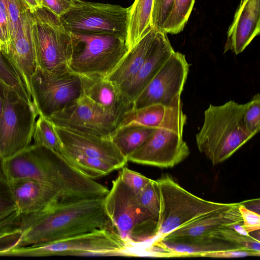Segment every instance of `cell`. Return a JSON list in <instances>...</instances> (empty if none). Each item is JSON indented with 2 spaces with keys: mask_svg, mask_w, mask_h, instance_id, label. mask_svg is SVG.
I'll list each match as a JSON object with an SVG mask.
<instances>
[{
  "mask_svg": "<svg viewBox=\"0 0 260 260\" xmlns=\"http://www.w3.org/2000/svg\"><path fill=\"white\" fill-rule=\"evenodd\" d=\"M5 84L0 81V116L3 106V92Z\"/></svg>",
  "mask_w": 260,
  "mask_h": 260,
  "instance_id": "cell-41",
  "label": "cell"
},
{
  "mask_svg": "<svg viewBox=\"0 0 260 260\" xmlns=\"http://www.w3.org/2000/svg\"><path fill=\"white\" fill-rule=\"evenodd\" d=\"M63 148L85 156L111 163L118 169L128 162L110 138L83 134L55 125Z\"/></svg>",
  "mask_w": 260,
  "mask_h": 260,
  "instance_id": "cell-16",
  "label": "cell"
},
{
  "mask_svg": "<svg viewBox=\"0 0 260 260\" xmlns=\"http://www.w3.org/2000/svg\"><path fill=\"white\" fill-rule=\"evenodd\" d=\"M175 0H153L151 14V26L157 31L161 27L169 16Z\"/></svg>",
  "mask_w": 260,
  "mask_h": 260,
  "instance_id": "cell-33",
  "label": "cell"
},
{
  "mask_svg": "<svg viewBox=\"0 0 260 260\" xmlns=\"http://www.w3.org/2000/svg\"><path fill=\"white\" fill-rule=\"evenodd\" d=\"M260 32V0H241L227 32L224 53L243 52Z\"/></svg>",
  "mask_w": 260,
  "mask_h": 260,
  "instance_id": "cell-18",
  "label": "cell"
},
{
  "mask_svg": "<svg viewBox=\"0 0 260 260\" xmlns=\"http://www.w3.org/2000/svg\"><path fill=\"white\" fill-rule=\"evenodd\" d=\"M4 218H5V217H4ZM1 219H2V218H1Z\"/></svg>",
  "mask_w": 260,
  "mask_h": 260,
  "instance_id": "cell-43",
  "label": "cell"
},
{
  "mask_svg": "<svg viewBox=\"0 0 260 260\" xmlns=\"http://www.w3.org/2000/svg\"><path fill=\"white\" fill-rule=\"evenodd\" d=\"M33 144L44 146L60 155L62 145L55 131V126L47 117L40 114L33 132Z\"/></svg>",
  "mask_w": 260,
  "mask_h": 260,
  "instance_id": "cell-27",
  "label": "cell"
},
{
  "mask_svg": "<svg viewBox=\"0 0 260 260\" xmlns=\"http://www.w3.org/2000/svg\"><path fill=\"white\" fill-rule=\"evenodd\" d=\"M166 106L155 104L138 109L131 108L121 117L118 127L136 125L156 128L161 122Z\"/></svg>",
  "mask_w": 260,
  "mask_h": 260,
  "instance_id": "cell-26",
  "label": "cell"
},
{
  "mask_svg": "<svg viewBox=\"0 0 260 260\" xmlns=\"http://www.w3.org/2000/svg\"><path fill=\"white\" fill-rule=\"evenodd\" d=\"M179 99L166 107L164 117L150 137L127 157L128 161L161 168H172L189 154V147L183 140L187 116Z\"/></svg>",
  "mask_w": 260,
  "mask_h": 260,
  "instance_id": "cell-6",
  "label": "cell"
},
{
  "mask_svg": "<svg viewBox=\"0 0 260 260\" xmlns=\"http://www.w3.org/2000/svg\"><path fill=\"white\" fill-rule=\"evenodd\" d=\"M240 203L205 214L167 234L162 239L182 242L195 239L220 229L243 223L239 209Z\"/></svg>",
  "mask_w": 260,
  "mask_h": 260,
  "instance_id": "cell-17",
  "label": "cell"
},
{
  "mask_svg": "<svg viewBox=\"0 0 260 260\" xmlns=\"http://www.w3.org/2000/svg\"><path fill=\"white\" fill-rule=\"evenodd\" d=\"M0 81L12 88L23 99L30 103L32 100L14 66L7 55L0 50Z\"/></svg>",
  "mask_w": 260,
  "mask_h": 260,
  "instance_id": "cell-29",
  "label": "cell"
},
{
  "mask_svg": "<svg viewBox=\"0 0 260 260\" xmlns=\"http://www.w3.org/2000/svg\"><path fill=\"white\" fill-rule=\"evenodd\" d=\"M118 176L136 193L140 192L152 179L125 166L121 168Z\"/></svg>",
  "mask_w": 260,
  "mask_h": 260,
  "instance_id": "cell-35",
  "label": "cell"
},
{
  "mask_svg": "<svg viewBox=\"0 0 260 260\" xmlns=\"http://www.w3.org/2000/svg\"><path fill=\"white\" fill-rule=\"evenodd\" d=\"M68 68L79 76L106 78L129 50L126 41L106 33H72Z\"/></svg>",
  "mask_w": 260,
  "mask_h": 260,
  "instance_id": "cell-7",
  "label": "cell"
},
{
  "mask_svg": "<svg viewBox=\"0 0 260 260\" xmlns=\"http://www.w3.org/2000/svg\"><path fill=\"white\" fill-rule=\"evenodd\" d=\"M195 0H175L172 9L161 31L177 34L182 31L192 11Z\"/></svg>",
  "mask_w": 260,
  "mask_h": 260,
  "instance_id": "cell-28",
  "label": "cell"
},
{
  "mask_svg": "<svg viewBox=\"0 0 260 260\" xmlns=\"http://www.w3.org/2000/svg\"><path fill=\"white\" fill-rule=\"evenodd\" d=\"M128 16L129 8L79 0L59 17L70 32L106 33L126 41Z\"/></svg>",
  "mask_w": 260,
  "mask_h": 260,
  "instance_id": "cell-11",
  "label": "cell"
},
{
  "mask_svg": "<svg viewBox=\"0 0 260 260\" xmlns=\"http://www.w3.org/2000/svg\"><path fill=\"white\" fill-rule=\"evenodd\" d=\"M0 165L7 180L33 179L55 190L63 199L103 198L109 190L76 170L60 155L42 145L31 144L1 159Z\"/></svg>",
  "mask_w": 260,
  "mask_h": 260,
  "instance_id": "cell-1",
  "label": "cell"
},
{
  "mask_svg": "<svg viewBox=\"0 0 260 260\" xmlns=\"http://www.w3.org/2000/svg\"><path fill=\"white\" fill-rule=\"evenodd\" d=\"M5 2L9 16L10 43L21 25L24 14L28 11L20 0H5Z\"/></svg>",
  "mask_w": 260,
  "mask_h": 260,
  "instance_id": "cell-32",
  "label": "cell"
},
{
  "mask_svg": "<svg viewBox=\"0 0 260 260\" xmlns=\"http://www.w3.org/2000/svg\"><path fill=\"white\" fill-rule=\"evenodd\" d=\"M105 197L62 199L41 211L22 215L20 237L15 247L60 240L97 229L112 230Z\"/></svg>",
  "mask_w": 260,
  "mask_h": 260,
  "instance_id": "cell-2",
  "label": "cell"
},
{
  "mask_svg": "<svg viewBox=\"0 0 260 260\" xmlns=\"http://www.w3.org/2000/svg\"><path fill=\"white\" fill-rule=\"evenodd\" d=\"M104 208L112 230L125 241L139 245L156 238L158 219L140 204L137 193L118 176L104 198Z\"/></svg>",
  "mask_w": 260,
  "mask_h": 260,
  "instance_id": "cell-4",
  "label": "cell"
},
{
  "mask_svg": "<svg viewBox=\"0 0 260 260\" xmlns=\"http://www.w3.org/2000/svg\"><path fill=\"white\" fill-rule=\"evenodd\" d=\"M155 129L141 125H127L118 127L110 138L127 158L150 137Z\"/></svg>",
  "mask_w": 260,
  "mask_h": 260,
  "instance_id": "cell-24",
  "label": "cell"
},
{
  "mask_svg": "<svg viewBox=\"0 0 260 260\" xmlns=\"http://www.w3.org/2000/svg\"><path fill=\"white\" fill-rule=\"evenodd\" d=\"M174 51L167 34L156 31L141 68L132 79L119 87L123 100L128 106L132 108L135 98Z\"/></svg>",
  "mask_w": 260,
  "mask_h": 260,
  "instance_id": "cell-15",
  "label": "cell"
},
{
  "mask_svg": "<svg viewBox=\"0 0 260 260\" xmlns=\"http://www.w3.org/2000/svg\"><path fill=\"white\" fill-rule=\"evenodd\" d=\"M239 209L243 219L242 226L245 231L249 234L259 230V214L248 209L243 202L240 203Z\"/></svg>",
  "mask_w": 260,
  "mask_h": 260,
  "instance_id": "cell-36",
  "label": "cell"
},
{
  "mask_svg": "<svg viewBox=\"0 0 260 260\" xmlns=\"http://www.w3.org/2000/svg\"><path fill=\"white\" fill-rule=\"evenodd\" d=\"M156 31L152 27L147 32L137 44L129 49L116 68L105 78L119 87L132 79L145 61Z\"/></svg>",
  "mask_w": 260,
  "mask_h": 260,
  "instance_id": "cell-22",
  "label": "cell"
},
{
  "mask_svg": "<svg viewBox=\"0 0 260 260\" xmlns=\"http://www.w3.org/2000/svg\"><path fill=\"white\" fill-rule=\"evenodd\" d=\"M139 256L138 246L128 243L111 230L97 229L64 239L13 248L4 256Z\"/></svg>",
  "mask_w": 260,
  "mask_h": 260,
  "instance_id": "cell-5",
  "label": "cell"
},
{
  "mask_svg": "<svg viewBox=\"0 0 260 260\" xmlns=\"http://www.w3.org/2000/svg\"><path fill=\"white\" fill-rule=\"evenodd\" d=\"M0 27L8 51L9 43V16L5 0H0Z\"/></svg>",
  "mask_w": 260,
  "mask_h": 260,
  "instance_id": "cell-39",
  "label": "cell"
},
{
  "mask_svg": "<svg viewBox=\"0 0 260 260\" xmlns=\"http://www.w3.org/2000/svg\"><path fill=\"white\" fill-rule=\"evenodd\" d=\"M80 77L82 93L107 112L121 119L132 108L125 103L119 87L114 82L100 77Z\"/></svg>",
  "mask_w": 260,
  "mask_h": 260,
  "instance_id": "cell-21",
  "label": "cell"
},
{
  "mask_svg": "<svg viewBox=\"0 0 260 260\" xmlns=\"http://www.w3.org/2000/svg\"><path fill=\"white\" fill-rule=\"evenodd\" d=\"M30 35L37 68L47 72L69 70L71 35L59 17L43 7L37 9L30 13Z\"/></svg>",
  "mask_w": 260,
  "mask_h": 260,
  "instance_id": "cell-8",
  "label": "cell"
},
{
  "mask_svg": "<svg viewBox=\"0 0 260 260\" xmlns=\"http://www.w3.org/2000/svg\"><path fill=\"white\" fill-rule=\"evenodd\" d=\"M79 0H40L42 7L60 17Z\"/></svg>",
  "mask_w": 260,
  "mask_h": 260,
  "instance_id": "cell-38",
  "label": "cell"
},
{
  "mask_svg": "<svg viewBox=\"0 0 260 260\" xmlns=\"http://www.w3.org/2000/svg\"><path fill=\"white\" fill-rule=\"evenodd\" d=\"M12 200L21 215L41 211L62 198L55 190L30 178L7 180Z\"/></svg>",
  "mask_w": 260,
  "mask_h": 260,
  "instance_id": "cell-19",
  "label": "cell"
},
{
  "mask_svg": "<svg viewBox=\"0 0 260 260\" xmlns=\"http://www.w3.org/2000/svg\"><path fill=\"white\" fill-rule=\"evenodd\" d=\"M137 198L140 204L159 220L160 200L157 181L152 179L144 188L137 193Z\"/></svg>",
  "mask_w": 260,
  "mask_h": 260,
  "instance_id": "cell-30",
  "label": "cell"
},
{
  "mask_svg": "<svg viewBox=\"0 0 260 260\" xmlns=\"http://www.w3.org/2000/svg\"><path fill=\"white\" fill-rule=\"evenodd\" d=\"M39 113L33 103L21 98L5 84L0 116V159L9 157L31 145Z\"/></svg>",
  "mask_w": 260,
  "mask_h": 260,
  "instance_id": "cell-10",
  "label": "cell"
},
{
  "mask_svg": "<svg viewBox=\"0 0 260 260\" xmlns=\"http://www.w3.org/2000/svg\"><path fill=\"white\" fill-rule=\"evenodd\" d=\"M10 60L29 97L32 99L31 78L37 66L30 35V13L27 11L16 34L10 41L5 54Z\"/></svg>",
  "mask_w": 260,
  "mask_h": 260,
  "instance_id": "cell-20",
  "label": "cell"
},
{
  "mask_svg": "<svg viewBox=\"0 0 260 260\" xmlns=\"http://www.w3.org/2000/svg\"><path fill=\"white\" fill-rule=\"evenodd\" d=\"M156 181L159 190L160 212L158 234L153 241L161 240L173 231L231 204L201 199L185 190L168 174Z\"/></svg>",
  "mask_w": 260,
  "mask_h": 260,
  "instance_id": "cell-9",
  "label": "cell"
},
{
  "mask_svg": "<svg viewBox=\"0 0 260 260\" xmlns=\"http://www.w3.org/2000/svg\"><path fill=\"white\" fill-rule=\"evenodd\" d=\"M190 66L183 54L174 51L135 98L132 108L155 104L172 105L181 98Z\"/></svg>",
  "mask_w": 260,
  "mask_h": 260,
  "instance_id": "cell-13",
  "label": "cell"
},
{
  "mask_svg": "<svg viewBox=\"0 0 260 260\" xmlns=\"http://www.w3.org/2000/svg\"><path fill=\"white\" fill-rule=\"evenodd\" d=\"M48 118L56 126L83 134L108 138L118 127L120 120L82 93L73 104Z\"/></svg>",
  "mask_w": 260,
  "mask_h": 260,
  "instance_id": "cell-14",
  "label": "cell"
},
{
  "mask_svg": "<svg viewBox=\"0 0 260 260\" xmlns=\"http://www.w3.org/2000/svg\"><path fill=\"white\" fill-rule=\"evenodd\" d=\"M18 211L11 198L8 182L0 170V219L6 217Z\"/></svg>",
  "mask_w": 260,
  "mask_h": 260,
  "instance_id": "cell-34",
  "label": "cell"
},
{
  "mask_svg": "<svg viewBox=\"0 0 260 260\" xmlns=\"http://www.w3.org/2000/svg\"><path fill=\"white\" fill-rule=\"evenodd\" d=\"M25 8L32 13L37 9L42 7L40 0H20Z\"/></svg>",
  "mask_w": 260,
  "mask_h": 260,
  "instance_id": "cell-40",
  "label": "cell"
},
{
  "mask_svg": "<svg viewBox=\"0 0 260 260\" xmlns=\"http://www.w3.org/2000/svg\"><path fill=\"white\" fill-rule=\"evenodd\" d=\"M0 162H1V159H0ZM1 169V165H0V170Z\"/></svg>",
  "mask_w": 260,
  "mask_h": 260,
  "instance_id": "cell-42",
  "label": "cell"
},
{
  "mask_svg": "<svg viewBox=\"0 0 260 260\" xmlns=\"http://www.w3.org/2000/svg\"><path fill=\"white\" fill-rule=\"evenodd\" d=\"M153 0H135L129 7L127 44L131 48L152 28Z\"/></svg>",
  "mask_w": 260,
  "mask_h": 260,
  "instance_id": "cell-23",
  "label": "cell"
},
{
  "mask_svg": "<svg viewBox=\"0 0 260 260\" xmlns=\"http://www.w3.org/2000/svg\"><path fill=\"white\" fill-rule=\"evenodd\" d=\"M260 251L249 249H236L204 252L199 254L200 257L214 258H234L250 256H259Z\"/></svg>",
  "mask_w": 260,
  "mask_h": 260,
  "instance_id": "cell-37",
  "label": "cell"
},
{
  "mask_svg": "<svg viewBox=\"0 0 260 260\" xmlns=\"http://www.w3.org/2000/svg\"><path fill=\"white\" fill-rule=\"evenodd\" d=\"M246 106V103L230 100L219 106L210 104L205 111L196 141L199 150L213 165L230 158L254 136L244 123Z\"/></svg>",
  "mask_w": 260,
  "mask_h": 260,
  "instance_id": "cell-3",
  "label": "cell"
},
{
  "mask_svg": "<svg viewBox=\"0 0 260 260\" xmlns=\"http://www.w3.org/2000/svg\"><path fill=\"white\" fill-rule=\"evenodd\" d=\"M60 155L76 170L92 179L119 170L113 164L105 160L89 157L62 148Z\"/></svg>",
  "mask_w": 260,
  "mask_h": 260,
  "instance_id": "cell-25",
  "label": "cell"
},
{
  "mask_svg": "<svg viewBox=\"0 0 260 260\" xmlns=\"http://www.w3.org/2000/svg\"><path fill=\"white\" fill-rule=\"evenodd\" d=\"M31 86L34 105L47 117L73 104L82 93L80 77L69 70L47 72L37 68Z\"/></svg>",
  "mask_w": 260,
  "mask_h": 260,
  "instance_id": "cell-12",
  "label": "cell"
},
{
  "mask_svg": "<svg viewBox=\"0 0 260 260\" xmlns=\"http://www.w3.org/2000/svg\"><path fill=\"white\" fill-rule=\"evenodd\" d=\"M243 121L248 131L255 136L260 130V95H254L246 103L243 115Z\"/></svg>",
  "mask_w": 260,
  "mask_h": 260,
  "instance_id": "cell-31",
  "label": "cell"
}]
</instances>
